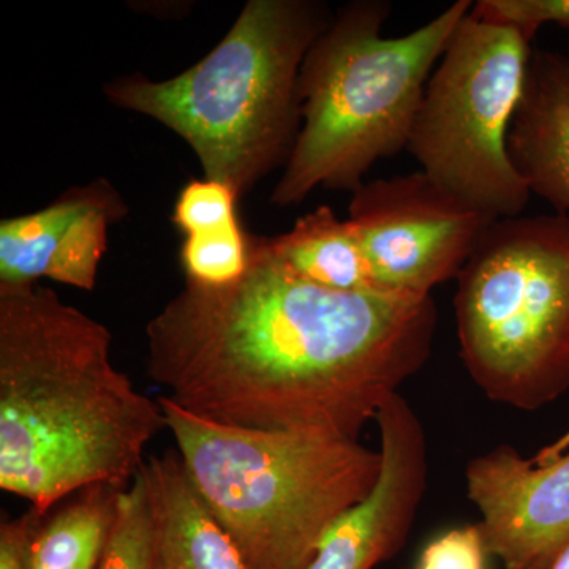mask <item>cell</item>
Here are the masks:
<instances>
[{
  "label": "cell",
  "mask_w": 569,
  "mask_h": 569,
  "mask_svg": "<svg viewBox=\"0 0 569 569\" xmlns=\"http://www.w3.org/2000/svg\"><path fill=\"white\" fill-rule=\"evenodd\" d=\"M569 449V430L568 432H565L563 436L557 438L553 443L548 445V447H545L542 449H539V452L537 456H535V460H538V462H542V460H549L557 458V456L563 455V452H567Z\"/></svg>",
  "instance_id": "22"
},
{
  "label": "cell",
  "mask_w": 569,
  "mask_h": 569,
  "mask_svg": "<svg viewBox=\"0 0 569 569\" xmlns=\"http://www.w3.org/2000/svg\"><path fill=\"white\" fill-rule=\"evenodd\" d=\"M107 326L51 288L0 283V489L43 516L92 488L123 490L167 427L111 359Z\"/></svg>",
  "instance_id": "2"
},
{
  "label": "cell",
  "mask_w": 569,
  "mask_h": 569,
  "mask_svg": "<svg viewBox=\"0 0 569 569\" xmlns=\"http://www.w3.org/2000/svg\"><path fill=\"white\" fill-rule=\"evenodd\" d=\"M190 481L247 569H309L347 509L376 486L380 449L307 430L217 425L159 397Z\"/></svg>",
  "instance_id": "5"
},
{
  "label": "cell",
  "mask_w": 569,
  "mask_h": 569,
  "mask_svg": "<svg viewBox=\"0 0 569 569\" xmlns=\"http://www.w3.org/2000/svg\"><path fill=\"white\" fill-rule=\"evenodd\" d=\"M530 43L470 10L427 81L407 146L427 176L496 220L520 216L531 198L508 149Z\"/></svg>",
  "instance_id": "7"
},
{
  "label": "cell",
  "mask_w": 569,
  "mask_h": 569,
  "mask_svg": "<svg viewBox=\"0 0 569 569\" xmlns=\"http://www.w3.org/2000/svg\"><path fill=\"white\" fill-rule=\"evenodd\" d=\"M126 201L107 179L71 187L40 211L0 222V283L40 279L92 291L108 250L110 228Z\"/></svg>",
  "instance_id": "11"
},
{
  "label": "cell",
  "mask_w": 569,
  "mask_h": 569,
  "mask_svg": "<svg viewBox=\"0 0 569 569\" xmlns=\"http://www.w3.org/2000/svg\"><path fill=\"white\" fill-rule=\"evenodd\" d=\"M471 13L485 20L515 26L529 40L545 24L569 29V0H479Z\"/></svg>",
  "instance_id": "19"
},
{
  "label": "cell",
  "mask_w": 569,
  "mask_h": 569,
  "mask_svg": "<svg viewBox=\"0 0 569 569\" xmlns=\"http://www.w3.org/2000/svg\"><path fill=\"white\" fill-rule=\"evenodd\" d=\"M508 149L531 194L569 216V54L531 52Z\"/></svg>",
  "instance_id": "12"
},
{
  "label": "cell",
  "mask_w": 569,
  "mask_h": 569,
  "mask_svg": "<svg viewBox=\"0 0 569 569\" xmlns=\"http://www.w3.org/2000/svg\"><path fill=\"white\" fill-rule=\"evenodd\" d=\"M460 358L493 402L533 411L569 389V216L489 224L458 276Z\"/></svg>",
  "instance_id": "6"
},
{
  "label": "cell",
  "mask_w": 569,
  "mask_h": 569,
  "mask_svg": "<svg viewBox=\"0 0 569 569\" xmlns=\"http://www.w3.org/2000/svg\"><path fill=\"white\" fill-rule=\"evenodd\" d=\"M376 422L381 455L376 486L326 531L309 569H376L410 533L429 475L425 426L400 392L389 397Z\"/></svg>",
  "instance_id": "10"
},
{
  "label": "cell",
  "mask_w": 569,
  "mask_h": 569,
  "mask_svg": "<svg viewBox=\"0 0 569 569\" xmlns=\"http://www.w3.org/2000/svg\"><path fill=\"white\" fill-rule=\"evenodd\" d=\"M156 529L142 470L119 492L118 511L97 569H153Z\"/></svg>",
  "instance_id": "16"
},
{
  "label": "cell",
  "mask_w": 569,
  "mask_h": 569,
  "mask_svg": "<svg viewBox=\"0 0 569 569\" xmlns=\"http://www.w3.org/2000/svg\"><path fill=\"white\" fill-rule=\"evenodd\" d=\"M156 529L153 569H247L233 539L206 507L178 451L142 467Z\"/></svg>",
  "instance_id": "13"
},
{
  "label": "cell",
  "mask_w": 569,
  "mask_h": 569,
  "mask_svg": "<svg viewBox=\"0 0 569 569\" xmlns=\"http://www.w3.org/2000/svg\"><path fill=\"white\" fill-rule=\"evenodd\" d=\"M348 220L378 287L411 296H430L438 284L458 279L496 222L422 170L362 183L351 198Z\"/></svg>",
  "instance_id": "8"
},
{
  "label": "cell",
  "mask_w": 569,
  "mask_h": 569,
  "mask_svg": "<svg viewBox=\"0 0 569 569\" xmlns=\"http://www.w3.org/2000/svg\"><path fill=\"white\" fill-rule=\"evenodd\" d=\"M549 569H569V548L556 560Z\"/></svg>",
  "instance_id": "23"
},
{
  "label": "cell",
  "mask_w": 569,
  "mask_h": 569,
  "mask_svg": "<svg viewBox=\"0 0 569 569\" xmlns=\"http://www.w3.org/2000/svg\"><path fill=\"white\" fill-rule=\"evenodd\" d=\"M466 485L505 568L549 569L569 548V449L538 462L501 445L470 460Z\"/></svg>",
  "instance_id": "9"
},
{
  "label": "cell",
  "mask_w": 569,
  "mask_h": 569,
  "mask_svg": "<svg viewBox=\"0 0 569 569\" xmlns=\"http://www.w3.org/2000/svg\"><path fill=\"white\" fill-rule=\"evenodd\" d=\"M488 553L479 523L458 527L432 539L419 556L415 569H485Z\"/></svg>",
  "instance_id": "20"
},
{
  "label": "cell",
  "mask_w": 569,
  "mask_h": 569,
  "mask_svg": "<svg viewBox=\"0 0 569 569\" xmlns=\"http://www.w3.org/2000/svg\"><path fill=\"white\" fill-rule=\"evenodd\" d=\"M233 189L211 179H194L176 200L173 223L186 236L208 233L239 222Z\"/></svg>",
  "instance_id": "18"
},
{
  "label": "cell",
  "mask_w": 569,
  "mask_h": 569,
  "mask_svg": "<svg viewBox=\"0 0 569 569\" xmlns=\"http://www.w3.org/2000/svg\"><path fill=\"white\" fill-rule=\"evenodd\" d=\"M40 516L31 511L0 527V569H32L31 545Z\"/></svg>",
  "instance_id": "21"
},
{
  "label": "cell",
  "mask_w": 569,
  "mask_h": 569,
  "mask_svg": "<svg viewBox=\"0 0 569 569\" xmlns=\"http://www.w3.org/2000/svg\"><path fill=\"white\" fill-rule=\"evenodd\" d=\"M121 490L92 488L37 529L32 569H97L110 538Z\"/></svg>",
  "instance_id": "15"
},
{
  "label": "cell",
  "mask_w": 569,
  "mask_h": 569,
  "mask_svg": "<svg viewBox=\"0 0 569 569\" xmlns=\"http://www.w3.org/2000/svg\"><path fill=\"white\" fill-rule=\"evenodd\" d=\"M268 242L277 260L307 282L350 293L383 291L353 224L340 220L329 206H318Z\"/></svg>",
  "instance_id": "14"
},
{
  "label": "cell",
  "mask_w": 569,
  "mask_h": 569,
  "mask_svg": "<svg viewBox=\"0 0 569 569\" xmlns=\"http://www.w3.org/2000/svg\"><path fill=\"white\" fill-rule=\"evenodd\" d=\"M471 7L459 0L396 39L381 36L388 2L340 9L302 62L301 129L272 203H301L317 187L353 193L373 164L407 149L427 81Z\"/></svg>",
  "instance_id": "4"
},
{
  "label": "cell",
  "mask_w": 569,
  "mask_h": 569,
  "mask_svg": "<svg viewBox=\"0 0 569 569\" xmlns=\"http://www.w3.org/2000/svg\"><path fill=\"white\" fill-rule=\"evenodd\" d=\"M329 21L309 0H250L190 69L164 81L116 78L104 96L173 130L197 153L206 179L242 197L290 157L301 123L299 73Z\"/></svg>",
  "instance_id": "3"
},
{
  "label": "cell",
  "mask_w": 569,
  "mask_h": 569,
  "mask_svg": "<svg viewBox=\"0 0 569 569\" xmlns=\"http://www.w3.org/2000/svg\"><path fill=\"white\" fill-rule=\"evenodd\" d=\"M437 320L432 296L329 290L250 236L244 274L186 282L146 326L148 372L217 425L358 440L426 365Z\"/></svg>",
  "instance_id": "1"
},
{
  "label": "cell",
  "mask_w": 569,
  "mask_h": 569,
  "mask_svg": "<svg viewBox=\"0 0 569 569\" xmlns=\"http://www.w3.org/2000/svg\"><path fill=\"white\" fill-rule=\"evenodd\" d=\"M250 260V234L236 222L208 233L186 236L181 264L186 282L222 287L244 274Z\"/></svg>",
  "instance_id": "17"
}]
</instances>
